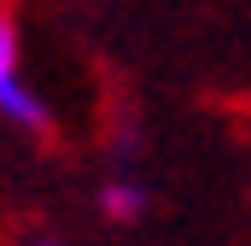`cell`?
I'll use <instances>...</instances> for the list:
<instances>
[{"label":"cell","mask_w":251,"mask_h":246,"mask_svg":"<svg viewBox=\"0 0 251 246\" xmlns=\"http://www.w3.org/2000/svg\"><path fill=\"white\" fill-rule=\"evenodd\" d=\"M0 118L12 129H47V100L24 76V35L6 6H0Z\"/></svg>","instance_id":"6da1fadb"},{"label":"cell","mask_w":251,"mask_h":246,"mask_svg":"<svg viewBox=\"0 0 251 246\" xmlns=\"http://www.w3.org/2000/svg\"><path fill=\"white\" fill-rule=\"evenodd\" d=\"M94 205H100L105 223H140L146 205H152V193H146V182H140L134 170H111V176L100 182V193H94Z\"/></svg>","instance_id":"7a4b0ae2"},{"label":"cell","mask_w":251,"mask_h":246,"mask_svg":"<svg viewBox=\"0 0 251 246\" xmlns=\"http://www.w3.org/2000/svg\"><path fill=\"white\" fill-rule=\"evenodd\" d=\"M29 246H59V241H29Z\"/></svg>","instance_id":"3957f363"}]
</instances>
